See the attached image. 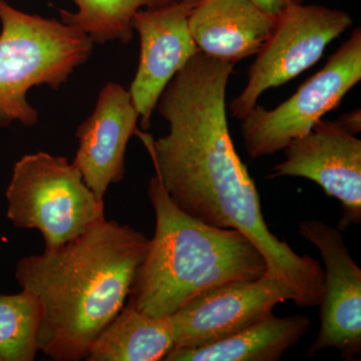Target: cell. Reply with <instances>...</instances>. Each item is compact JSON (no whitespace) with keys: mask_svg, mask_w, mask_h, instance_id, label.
Segmentation results:
<instances>
[{"mask_svg":"<svg viewBox=\"0 0 361 361\" xmlns=\"http://www.w3.org/2000/svg\"><path fill=\"white\" fill-rule=\"evenodd\" d=\"M360 80L361 28L357 27L293 96L272 110L256 104L242 118L247 154L259 159L283 151L294 139L310 133L325 114L336 109Z\"/></svg>","mask_w":361,"mask_h":361,"instance_id":"6","label":"cell"},{"mask_svg":"<svg viewBox=\"0 0 361 361\" xmlns=\"http://www.w3.org/2000/svg\"><path fill=\"white\" fill-rule=\"evenodd\" d=\"M303 314L277 317L274 314L236 334L196 348H174L166 361H278L310 329Z\"/></svg>","mask_w":361,"mask_h":361,"instance_id":"14","label":"cell"},{"mask_svg":"<svg viewBox=\"0 0 361 361\" xmlns=\"http://www.w3.org/2000/svg\"><path fill=\"white\" fill-rule=\"evenodd\" d=\"M287 301L296 304L294 289L284 280L266 274L204 292L169 316L174 348L219 341L272 314L275 306Z\"/></svg>","mask_w":361,"mask_h":361,"instance_id":"8","label":"cell"},{"mask_svg":"<svg viewBox=\"0 0 361 361\" xmlns=\"http://www.w3.org/2000/svg\"><path fill=\"white\" fill-rule=\"evenodd\" d=\"M149 244L142 232L104 218L65 245L20 259L16 280L42 306L39 351L56 361L85 360L125 306Z\"/></svg>","mask_w":361,"mask_h":361,"instance_id":"2","label":"cell"},{"mask_svg":"<svg viewBox=\"0 0 361 361\" xmlns=\"http://www.w3.org/2000/svg\"><path fill=\"white\" fill-rule=\"evenodd\" d=\"M353 23L351 16L339 9L303 4L285 8L256 54L246 87L230 103L231 116L241 121L266 90L287 84L314 66L330 42Z\"/></svg>","mask_w":361,"mask_h":361,"instance_id":"7","label":"cell"},{"mask_svg":"<svg viewBox=\"0 0 361 361\" xmlns=\"http://www.w3.org/2000/svg\"><path fill=\"white\" fill-rule=\"evenodd\" d=\"M298 232L318 249L325 265L318 305L322 326L307 355L334 348L343 360H355L361 353V269L338 228L310 219L299 223Z\"/></svg>","mask_w":361,"mask_h":361,"instance_id":"9","label":"cell"},{"mask_svg":"<svg viewBox=\"0 0 361 361\" xmlns=\"http://www.w3.org/2000/svg\"><path fill=\"white\" fill-rule=\"evenodd\" d=\"M341 125L342 129L348 132L351 135H357L361 130V111L360 109H356L349 111V113L343 114L336 121Z\"/></svg>","mask_w":361,"mask_h":361,"instance_id":"19","label":"cell"},{"mask_svg":"<svg viewBox=\"0 0 361 361\" xmlns=\"http://www.w3.org/2000/svg\"><path fill=\"white\" fill-rule=\"evenodd\" d=\"M199 0H177L160 8L141 9L132 27L141 40L139 65L130 87L142 130H149L161 92L200 49L189 30V16Z\"/></svg>","mask_w":361,"mask_h":361,"instance_id":"11","label":"cell"},{"mask_svg":"<svg viewBox=\"0 0 361 361\" xmlns=\"http://www.w3.org/2000/svg\"><path fill=\"white\" fill-rule=\"evenodd\" d=\"M250 1L271 16H277L287 7L292 4H303L304 0H250Z\"/></svg>","mask_w":361,"mask_h":361,"instance_id":"18","label":"cell"},{"mask_svg":"<svg viewBox=\"0 0 361 361\" xmlns=\"http://www.w3.org/2000/svg\"><path fill=\"white\" fill-rule=\"evenodd\" d=\"M0 128L32 127L39 113L28 103L33 87L59 90L92 56L94 42L80 28L23 13L0 0Z\"/></svg>","mask_w":361,"mask_h":361,"instance_id":"4","label":"cell"},{"mask_svg":"<svg viewBox=\"0 0 361 361\" xmlns=\"http://www.w3.org/2000/svg\"><path fill=\"white\" fill-rule=\"evenodd\" d=\"M177 0H73L75 11H59L61 21L84 32L94 44H129L134 37L132 18L141 9L160 8Z\"/></svg>","mask_w":361,"mask_h":361,"instance_id":"16","label":"cell"},{"mask_svg":"<svg viewBox=\"0 0 361 361\" xmlns=\"http://www.w3.org/2000/svg\"><path fill=\"white\" fill-rule=\"evenodd\" d=\"M275 21L250 0H199L189 30L200 51L236 65L258 54Z\"/></svg>","mask_w":361,"mask_h":361,"instance_id":"13","label":"cell"},{"mask_svg":"<svg viewBox=\"0 0 361 361\" xmlns=\"http://www.w3.org/2000/svg\"><path fill=\"white\" fill-rule=\"evenodd\" d=\"M139 118L129 90L111 82L99 92L92 115L78 126L73 164L101 200L111 184L125 177L126 149L130 137L137 134Z\"/></svg>","mask_w":361,"mask_h":361,"instance_id":"12","label":"cell"},{"mask_svg":"<svg viewBox=\"0 0 361 361\" xmlns=\"http://www.w3.org/2000/svg\"><path fill=\"white\" fill-rule=\"evenodd\" d=\"M7 217L20 229H37L44 250L65 245L104 219V200L68 159L45 152L16 161L6 190Z\"/></svg>","mask_w":361,"mask_h":361,"instance_id":"5","label":"cell"},{"mask_svg":"<svg viewBox=\"0 0 361 361\" xmlns=\"http://www.w3.org/2000/svg\"><path fill=\"white\" fill-rule=\"evenodd\" d=\"M234 66L202 51L195 54L157 104L168 134L156 141L139 130L137 135L176 206L205 224L243 233L264 256L266 275L294 289L296 305L317 306L323 293L322 264L298 255L271 233L255 182L233 145L226 92Z\"/></svg>","mask_w":361,"mask_h":361,"instance_id":"1","label":"cell"},{"mask_svg":"<svg viewBox=\"0 0 361 361\" xmlns=\"http://www.w3.org/2000/svg\"><path fill=\"white\" fill-rule=\"evenodd\" d=\"M285 159L270 178L313 180L327 197L341 202V231L361 221V140L336 122L320 120L283 149Z\"/></svg>","mask_w":361,"mask_h":361,"instance_id":"10","label":"cell"},{"mask_svg":"<svg viewBox=\"0 0 361 361\" xmlns=\"http://www.w3.org/2000/svg\"><path fill=\"white\" fill-rule=\"evenodd\" d=\"M42 306L30 292L0 294V361H32L39 351Z\"/></svg>","mask_w":361,"mask_h":361,"instance_id":"17","label":"cell"},{"mask_svg":"<svg viewBox=\"0 0 361 361\" xmlns=\"http://www.w3.org/2000/svg\"><path fill=\"white\" fill-rule=\"evenodd\" d=\"M175 348L170 317H154L129 300L97 337L89 361H158Z\"/></svg>","mask_w":361,"mask_h":361,"instance_id":"15","label":"cell"},{"mask_svg":"<svg viewBox=\"0 0 361 361\" xmlns=\"http://www.w3.org/2000/svg\"><path fill=\"white\" fill-rule=\"evenodd\" d=\"M148 195L156 228L130 291L137 310L169 317L204 292L266 274L264 256L243 233L188 215L157 176L149 180Z\"/></svg>","mask_w":361,"mask_h":361,"instance_id":"3","label":"cell"}]
</instances>
